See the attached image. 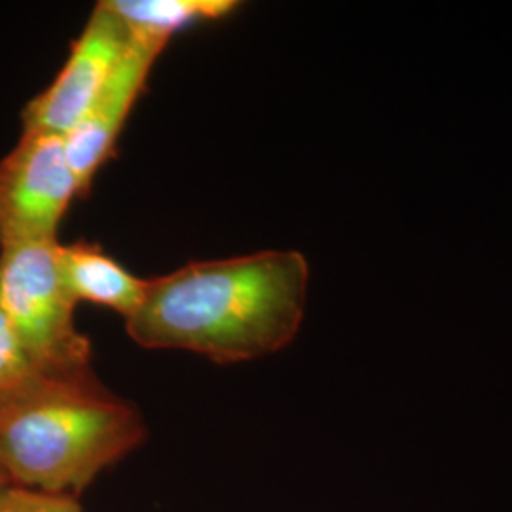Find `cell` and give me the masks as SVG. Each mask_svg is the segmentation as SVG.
<instances>
[{
	"mask_svg": "<svg viewBox=\"0 0 512 512\" xmlns=\"http://www.w3.org/2000/svg\"><path fill=\"white\" fill-rule=\"evenodd\" d=\"M310 268L298 251H260L190 262L147 279L126 319L147 349H186L228 365L287 348L304 319Z\"/></svg>",
	"mask_w": 512,
	"mask_h": 512,
	"instance_id": "6da1fadb",
	"label": "cell"
},
{
	"mask_svg": "<svg viewBox=\"0 0 512 512\" xmlns=\"http://www.w3.org/2000/svg\"><path fill=\"white\" fill-rule=\"evenodd\" d=\"M147 437L133 404L90 372L44 376L0 404V471L12 486L78 497Z\"/></svg>",
	"mask_w": 512,
	"mask_h": 512,
	"instance_id": "7a4b0ae2",
	"label": "cell"
},
{
	"mask_svg": "<svg viewBox=\"0 0 512 512\" xmlns=\"http://www.w3.org/2000/svg\"><path fill=\"white\" fill-rule=\"evenodd\" d=\"M57 241L0 247V311L44 376L92 370V342L76 329Z\"/></svg>",
	"mask_w": 512,
	"mask_h": 512,
	"instance_id": "3957f363",
	"label": "cell"
},
{
	"mask_svg": "<svg viewBox=\"0 0 512 512\" xmlns=\"http://www.w3.org/2000/svg\"><path fill=\"white\" fill-rule=\"evenodd\" d=\"M80 198L63 137L21 133L0 160V247L57 241V228Z\"/></svg>",
	"mask_w": 512,
	"mask_h": 512,
	"instance_id": "277c9868",
	"label": "cell"
},
{
	"mask_svg": "<svg viewBox=\"0 0 512 512\" xmlns=\"http://www.w3.org/2000/svg\"><path fill=\"white\" fill-rule=\"evenodd\" d=\"M129 40L131 33L124 19L107 0L99 2L54 82L25 105L21 133L65 137L90 109Z\"/></svg>",
	"mask_w": 512,
	"mask_h": 512,
	"instance_id": "5b68a950",
	"label": "cell"
},
{
	"mask_svg": "<svg viewBox=\"0 0 512 512\" xmlns=\"http://www.w3.org/2000/svg\"><path fill=\"white\" fill-rule=\"evenodd\" d=\"M167 42L169 40L164 38L131 35L126 52L93 99L90 109L63 137L80 198L90 192L95 175L114 156L118 137L137 99L145 92L150 71Z\"/></svg>",
	"mask_w": 512,
	"mask_h": 512,
	"instance_id": "8992f818",
	"label": "cell"
},
{
	"mask_svg": "<svg viewBox=\"0 0 512 512\" xmlns=\"http://www.w3.org/2000/svg\"><path fill=\"white\" fill-rule=\"evenodd\" d=\"M59 270L76 304L82 300L92 302L128 319L145 298L147 279L128 272L95 243H59Z\"/></svg>",
	"mask_w": 512,
	"mask_h": 512,
	"instance_id": "52a82bcc",
	"label": "cell"
},
{
	"mask_svg": "<svg viewBox=\"0 0 512 512\" xmlns=\"http://www.w3.org/2000/svg\"><path fill=\"white\" fill-rule=\"evenodd\" d=\"M110 8L124 19L129 33L137 37H171L188 25L230 16L234 0H107Z\"/></svg>",
	"mask_w": 512,
	"mask_h": 512,
	"instance_id": "ba28073f",
	"label": "cell"
},
{
	"mask_svg": "<svg viewBox=\"0 0 512 512\" xmlns=\"http://www.w3.org/2000/svg\"><path fill=\"white\" fill-rule=\"evenodd\" d=\"M44 378L25 348L18 334L0 311V404L10 403Z\"/></svg>",
	"mask_w": 512,
	"mask_h": 512,
	"instance_id": "9c48e42d",
	"label": "cell"
},
{
	"mask_svg": "<svg viewBox=\"0 0 512 512\" xmlns=\"http://www.w3.org/2000/svg\"><path fill=\"white\" fill-rule=\"evenodd\" d=\"M0 512H82L76 497L10 486L0 494Z\"/></svg>",
	"mask_w": 512,
	"mask_h": 512,
	"instance_id": "30bf717a",
	"label": "cell"
},
{
	"mask_svg": "<svg viewBox=\"0 0 512 512\" xmlns=\"http://www.w3.org/2000/svg\"><path fill=\"white\" fill-rule=\"evenodd\" d=\"M10 486H12V484H10V480H8L6 475L0 471V494H2L6 488H10Z\"/></svg>",
	"mask_w": 512,
	"mask_h": 512,
	"instance_id": "8fae6325",
	"label": "cell"
}]
</instances>
